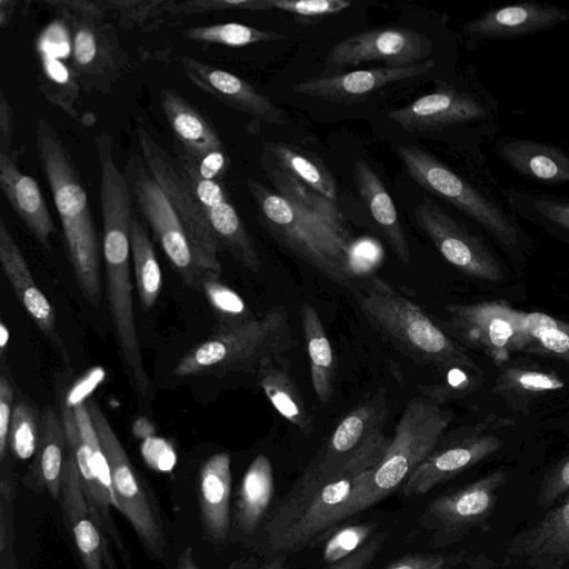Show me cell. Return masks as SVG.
<instances>
[{
	"label": "cell",
	"mask_w": 569,
	"mask_h": 569,
	"mask_svg": "<svg viewBox=\"0 0 569 569\" xmlns=\"http://www.w3.org/2000/svg\"><path fill=\"white\" fill-rule=\"evenodd\" d=\"M17 6H18L17 1L0 0V26H1V28H6L8 26L11 18L13 17Z\"/></svg>",
	"instance_id": "obj_57"
},
{
	"label": "cell",
	"mask_w": 569,
	"mask_h": 569,
	"mask_svg": "<svg viewBox=\"0 0 569 569\" xmlns=\"http://www.w3.org/2000/svg\"><path fill=\"white\" fill-rule=\"evenodd\" d=\"M387 117L408 132L461 131L485 154L482 144L493 141L500 127V102L470 70L463 81L447 83Z\"/></svg>",
	"instance_id": "obj_6"
},
{
	"label": "cell",
	"mask_w": 569,
	"mask_h": 569,
	"mask_svg": "<svg viewBox=\"0 0 569 569\" xmlns=\"http://www.w3.org/2000/svg\"><path fill=\"white\" fill-rule=\"evenodd\" d=\"M178 62L194 86L224 104L261 122L284 123L281 109L242 78L187 56L178 57Z\"/></svg>",
	"instance_id": "obj_23"
},
{
	"label": "cell",
	"mask_w": 569,
	"mask_h": 569,
	"mask_svg": "<svg viewBox=\"0 0 569 569\" xmlns=\"http://www.w3.org/2000/svg\"><path fill=\"white\" fill-rule=\"evenodd\" d=\"M34 140L62 226L64 246L78 284L86 299H101L100 244L88 194L79 171L56 128L39 117Z\"/></svg>",
	"instance_id": "obj_1"
},
{
	"label": "cell",
	"mask_w": 569,
	"mask_h": 569,
	"mask_svg": "<svg viewBox=\"0 0 569 569\" xmlns=\"http://www.w3.org/2000/svg\"><path fill=\"white\" fill-rule=\"evenodd\" d=\"M451 419L452 413L432 400L415 398L408 402L385 456L367 472L365 509L403 486L438 446Z\"/></svg>",
	"instance_id": "obj_10"
},
{
	"label": "cell",
	"mask_w": 569,
	"mask_h": 569,
	"mask_svg": "<svg viewBox=\"0 0 569 569\" xmlns=\"http://www.w3.org/2000/svg\"><path fill=\"white\" fill-rule=\"evenodd\" d=\"M182 37L197 42L244 47L251 43L283 39L287 36L238 22H224L183 29Z\"/></svg>",
	"instance_id": "obj_42"
},
{
	"label": "cell",
	"mask_w": 569,
	"mask_h": 569,
	"mask_svg": "<svg viewBox=\"0 0 569 569\" xmlns=\"http://www.w3.org/2000/svg\"><path fill=\"white\" fill-rule=\"evenodd\" d=\"M137 139L142 159L177 210L202 266L213 273L221 274V264L218 260L220 244L187 176L176 158L141 123L137 126Z\"/></svg>",
	"instance_id": "obj_15"
},
{
	"label": "cell",
	"mask_w": 569,
	"mask_h": 569,
	"mask_svg": "<svg viewBox=\"0 0 569 569\" xmlns=\"http://www.w3.org/2000/svg\"><path fill=\"white\" fill-rule=\"evenodd\" d=\"M421 230L440 254L465 274L487 281L505 280V269L488 240L458 220L433 200H422L415 210Z\"/></svg>",
	"instance_id": "obj_16"
},
{
	"label": "cell",
	"mask_w": 569,
	"mask_h": 569,
	"mask_svg": "<svg viewBox=\"0 0 569 569\" xmlns=\"http://www.w3.org/2000/svg\"><path fill=\"white\" fill-rule=\"evenodd\" d=\"M507 481L505 470L443 493L430 501L420 517V526L449 536L486 520L493 510L497 490Z\"/></svg>",
	"instance_id": "obj_21"
},
{
	"label": "cell",
	"mask_w": 569,
	"mask_h": 569,
	"mask_svg": "<svg viewBox=\"0 0 569 569\" xmlns=\"http://www.w3.org/2000/svg\"><path fill=\"white\" fill-rule=\"evenodd\" d=\"M300 317L313 390L322 403H328L336 379L335 352L318 312L309 302L301 305Z\"/></svg>",
	"instance_id": "obj_39"
},
{
	"label": "cell",
	"mask_w": 569,
	"mask_h": 569,
	"mask_svg": "<svg viewBox=\"0 0 569 569\" xmlns=\"http://www.w3.org/2000/svg\"><path fill=\"white\" fill-rule=\"evenodd\" d=\"M397 154L413 181L456 208L510 259L520 261L533 248L532 238L501 199L497 183L475 182L416 146H401Z\"/></svg>",
	"instance_id": "obj_2"
},
{
	"label": "cell",
	"mask_w": 569,
	"mask_h": 569,
	"mask_svg": "<svg viewBox=\"0 0 569 569\" xmlns=\"http://www.w3.org/2000/svg\"><path fill=\"white\" fill-rule=\"evenodd\" d=\"M549 569H560V567L555 566V567H551V568H549Z\"/></svg>",
	"instance_id": "obj_61"
},
{
	"label": "cell",
	"mask_w": 569,
	"mask_h": 569,
	"mask_svg": "<svg viewBox=\"0 0 569 569\" xmlns=\"http://www.w3.org/2000/svg\"><path fill=\"white\" fill-rule=\"evenodd\" d=\"M367 472L327 480L300 475L266 522L270 549L277 555L298 552L365 510Z\"/></svg>",
	"instance_id": "obj_3"
},
{
	"label": "cell",
	"mask_w": 569,
	"mask_h": 569,
	"mask_svg": "<svg viewBox=\"0 0 569 569\" xmlns=\"http://www.w3.org/2000/svg\"><path fill=\"white\" fill-rule=\"evenodd\" d=\"M1 191L36 239L47 249L56 226L37 181L24 174L11 154L0 153Z\"/></svg>",
	"instance_id": "obj_30"
},
{
	"label": "cell",
	"mask_w": 569,
	"mask_h": 569,
	"mask_svg": "<svg viewBox=\"0 0 569 569\" xmlns=\"http://www.w3.org/2000/svg\"><path fill=\"white\" fill-rule=\"evenodd\" d=\"M358 192L387 238L392 251L405 264L411 261L409 246L396 206L373 169L359 159L353 168Z\"/></svg>",
	"instance_id": "obj_35"
},
{
	"label": "cell",
	"mask_w": 569,
	"mask_h": 569,
	"mask_svg": "<svg viewBox=\"0 0 569 569\" xmlns=\"http://www.w3.org/2000/svg\"><path fill=\"white\" fill-rule=\"evenodd\" d=\"M569 498V497H568Z\"/></svg>",
	"instance_id": "obj_62"
},
{
	"label": "cell",
	"mask_w": 569,
	"mask_h": 569,
	"mask_svg": "<svg viewBox=\"0 0 569 569\" xmlns=\"http://www.w3.org/2000/svg\"><path fill=\"white\" fill-rule=\"evenodd\" d=\"M486 428L483 423L475 426L471 433L436 447L400 488L402 495L427 493L497 451L502 445L501 439L483 433Z\"/></svg>",
	"instance_id": "obj_22"
},
{
	"label": "cell",
	"mask_w": 569,
	"mask_h": 569,
	"mask_svg": "<svg viewBox=\"0 0 569 569\" xmlns=\"http://www.w3.org/2000/svg\"><path fill=\"white\" fill-rule=\"evenodd\" d=\"M436 67L431 59L405 67H381L336 73L309 79L292 87L297 93L331 102L360 101L379 89L430 72Z\"/></svg>",
	"instance_id": "obj_25"
},
{
	"label": "cell",
	"mask_w": 569,
	"mask_h": 569,
	"mask_svg": "<svg viewBox=\"0 0 569 569\" xmlns=\"http://www.w3.org/2000/svg\"><path fill=\"white\" fill-rule=\"evenodd\" d=\"M273 496V470L264 455L257 456L240 483L234 517L239 529L253 533L267 515Z\"/></svg>",
	"instance_id": "obj_37"
},
{
	"label": "cell",
	"mask_w": 569,
	"mask_h": 569,
	"mask_svg": "<svg viewBox=\"0 0 569 569\" xmlns=\"http://www.w3.org/2000/svg\"><path fill=\"white\" fill-rule=\"evenodd\" d=\"M569 491V453L546 475L539 488L538 505L547 508Z\"/></svg>",
	"instance_id": "obj_51"
},
{
	"label": "cell",
	"mask_w": 569,
	"mask_h": 569,
	"mask_svg": "<svg viewBox=\"0 0 569 569\" xmlns=\"http://www.w3.org/2000/svg\"><path fill=\"white\" fill-rule=\"evenodd\" d=\"M375 526L369 522L343 526L327 538L321 550V560L327 565L338 562L355 553L372 537Z\"/></svg>",
	"instance_id": "obj_47"
},
{
	"label": "cell",
	"mask_w": 569,
	"mask_h": 569,
	"mask_svg": "<svg viewBox=\"0 0 569 569\" xmlns=\"http://www.w3.org/2000/svg\"><path fill=\"white\" fill-rule=\"evenodd\" d=\"M264 151L305 184L330 200L336 199L335 179L321 163L282 143H269Z\"/></svg>",
	"instance_id": "obj_41"
},
{
	"label": "cell",
	"mask_w": 569,
	"mask_h": 569,
	"mask_svg": "<svg viewBox=\"0 0 569 569\" xmlns=\"http://www.w3.org/2000/svg\"><path fill=\"white\" fill-rule=\"evenodd\" d=\"M261 163L267 177L280 192V196L349 246L343 218L335 200L323 197L280 166H276L266 151L262 153Z\"/></svg>",
	"instance_id": "obj_33"
},
{
	"label": "cell",
	"mask_w": 569,
	"mask_h": 569,
	"mask_svg": "<svg viewBox=\"0 0 569 569\" xmlns=\"http://www.w3.org/2000/svg\"><path fill=\"white\" fill-rule=\"evenodd\" d=\"M67 437L61 418L49 407L40 417V436L34 453L32 477L49 491L54 500L60 498Z\"/></svg>",
	"instance_id": "obj_38"
},
{
	"label": "cell",
	"mask_w": 569,
	"mask_h": 569,
	"mask_svg": "<svg viewBox=\"0 0 569 569\" xmlns=\"http://www.w3.org/2000/svg\"><path fill=\"white\" fill-rule=\"evenodd\" d=\"M201 291L217 318L218 325L214 331L238 327L256 317L243 299L233 289L226 286L219 276L207 277L202 282Z\"/></svg>",
	"instance_id": "obj_43"
},
{
	"label": "cell",
	"mask_w": 569,
	"mask_h": 569,
	"mask_svg": "<svg viewBox=\"0 0 569 569\" xmlns=\"http://www.w3.org/2000/svg\"><path fill=\"white\" fill-rule=\"evenodd\" d=\"M563 382L553 373L539 370L509 368L500 377L497 390L535 395L559 389Z\"/></svg>",
	"instance_id": "obj_48"
},
{
	"label": "cell",
	"mask_w": 569,
	"mask_h": 569,
	"mask_svg": "<svg viewBox=\"0 0 569 569\" xmlns=\"http://www.w3.org/2000/svg\"><path fill=\"white\" fill-rule=\"evenodd\" d=\"M61 420L67 449L76 460L91 517L102 536L113 541L130 567L129 553L110 515L111 506L117 508L110 469L87 403L68 405L62 400Z\"/></svg>",
	"instance_id": "obj_13"
},
{
	"label": "cell",
	"mask_w": 569,
	"mask_h": 569,
	"mask_svg": "<svg viewBox=\"0 0 569 569\" xmlns=\"http://www.w3.org/2000/svg\"><path fill=\"white\" fill-rule=\"evenodd\" d=\"M247 186L261 223L276 239L331 281L357 289L348 244L259 181L250 178Z\"/></svg>",
	"instance_id": "obj_8"
},
{
	"label": "cell",
	"mask_w": 569,
	"mask_h": 569,
	"mask_svg": "<svg viewBox=\"0 0 569 569\" xmlns=\"http://www.w3.org/2000/svg\"><path fill=\"white\" fill-rule=\"evenodd\" d=\"M174 0H106L108 12L117 14L122 28H143L163 14H173Z\"/></svg>",
	"instance_id": "obj_46"
},
{
	"label": "cell",
	"mask_w": 569,
	"mask_h": 569,
	"mask_svg": "<svg viewBox=\"0 0 569 569\" xmlns=\"http://www.w3.org/2000/svg\"><path fill=\"white\" fill-rule=\"evenodd\" d=\"M96 433L107 458L117 508L126 516L143 546L156 557L164 553L160 518L108 418L90 398L87 402Z\"/></svg>",
	"instance_id": "obj_14"
},
{
	"label": "cell",
	"mask_w": 569,
	"mask_h": 569,
	"mask_svg": "<svg viewBox=\"0 0 569 569\" xmlns=\"http://www.w3.org/2000/svg\"><path fill=\"white\" fill-rule=\"evenodd\" d=\"M67 28L70 58L82 88L109 93L128 64L116 27L106 21L104 1L51 0L44 2Z\"/></svg>",
	"instance_id": "obj_9"
},
{
	"label": "cell",
	"mask_w": 569,
	"mask_h": 569,
	"mask_svg": "<svg viewBox=\"0 0 569 569\" xmlns=\"http://www.w3.org/2000/svg\"><path fill=\"white\" fill-rule=\"evenodd\" d=\"M445 566H446V565L440 566V567H437V568H435V569H445Z\"/></svg>",
	"instance_id": "obj_60"
},
{
	"label": "cell",
	"mask_w": 569,
	"mask_h": 569,
	"mask_svg": "<svg viewBox=\"0 0 569 569\" xmlns=\"http://www.w3.org/2000/svg\"><path fill=\"white\" fill-rule=\"evenodd\" d=\"M130 242L139 299L143 309L149 310L161 291L162 274L151 239L136 217L131 221Z\"/></svg>",
	"instance_id": "obj_40"
},
{
	"label": "cell",
	"mask_w": 569,
	"mask_h": 569,
	"mask_svg": "<svg viewBox=\"0 0 569 569\" xmlns=\"http://www.w3.org/2000/svg\"><path fill=\"white\" fill-rule=\"evenodd\" d=\"M498 191L518 219L569 243V196L516 186L498 187Z\"/></svg>",
	"instance_id": "obj_32"
},
{
	"label": "cell",
	"mask_w": 569,
	"mask_h": 569,
	"mask_svg": "<svg viewBox=\"0 0 569 569\" xmlns=\"http://www.w3.org/2000/svg\"><path fill=\"white\" fill-rule=\"evenodd\" d=\"M493 153L513 173L543 186L569 184V152L556 144L513 136H497Z\"/></svg>",
	"instance_id": "obj_27"
},
{
	"label": "cell",
	"mask_w": 569,
	"mask_h": 569,
	"mask_svg": "<svg viewBox=\"0 0 569 569\" xmlns=\"http://www.w3.org/2000/svg\"><path fill=\"white\" fill-rule=\"evenodd\" d=\"M102 213V256L106 267L109 310L121 361L139 397L149 389L132 303L130 279V227L132 200L123 188H110L100 194Z\"/></svg>",
	"instance_id": "obj_5"
},
{
	"label": "cell",
	"mask_w": 569,
	"mask_h": 569,
	"mask_svg": "<svg viewBox=\"0 0 569 569\" xmlns=\"http://www.w3.org/2000/svg\"><path fill=\"white\" fill-rule=\"evenodd\" d=\"M273 9L300 17H323L338 13L351 6L347 0H271Z\"/></svg>",
	"instance_id": "obj_50"
},
{
	"label": "cell",
	"mask_w": 569,
	"mask_h": 569,
	"mask_svg": "<svg viewBox=\"0 0 569 569\" xmlns=\"http://www.w3.org/2000/svg\"><path fill=\"white\" fill-rule=\"evenodd\" d=\"M387 417V398L381 389L341 419L301 476L327 480L375 468L391 441L382 432Z\"/></svg>",
	"instance_id": "obj_11"
},
{
	"label": "cell",
	"mask_w": 569,
	"mask_h": 569,
	"mask_svg": "<svg viewBox=\"0 0 569 569\" xmlns=\"http://www.w3.org/2000/svg\"><path fill=\"white\" fill-rule=\"evenodd\" d=\"M123 174L133 207L150 226L183 283L201 291L207 277H221L202 266L182 220L141 156L133 154L128 159Z\"/></svg>",
	"instance_id": "obj_12"
},
{
	"label": "cell",
	"mask_w": 569,
	"mask_h": 569,
	"mask_svg": "<svg viewBox=\"0 0 569 569\" xmlns=\"http://www.w3.org/2000/svg\"><path fill=\"white\" fill-rule=\"evenodd\" d=\"M160 104L176 143L194 162L226 150L212 124L181 94L172 89H163Z\"/></svg>",
	"instance_id": "obj_31"
},
{
	"label": "cell",
	"mask_w": 569,
	"mask_h": 569,
	"mask_svg": "<svg viewBox=\"0 0 569 569\" xmlns=\"http://www.w3.org/2000/svg\"><path fill=\"white\" fill-rule=\"evenodd\" d=\"M271 9H273L271 0H187L176 2L173 14L189 16L230 10L266 11Z\"/></svg>",
	"instance_id": "obj_49"
},
{
	"label": "cell",
	"mask_w": 569,
	"mask_h": 569,
	"mask_svg": "<svg viewBox=\"0 0 569 569\" xmlns=\"http://www.w3.org/2000/svg\"><path fill=\"white\" fill-rule=\"evenodd\" d=\"M247 562L244 560H237L229 565L228 567L223 569H246ZM177 569H200V567L197 565L193 555L192 549L190 547H187L183 549V551L179 556L178 566Z\"/></svg>",
	"instance_id": "obj_56"
},
{
	"label": "cell",
	"mask_w": 569,
	"mask_h": 569,
	"mask_svg": "<svg viewBox=\"0 0 569 569\" xmlns=\"http://www.w3.org/2000/svg\"><path fill=\"white\" fill-rule=\"evenodd\" d=\"M60 500L63 517L72 530L74 542L86 569H117L108 540L94 523L83 492L80 473L72 453L67 450Z\"/></svg>",
	"instance_id": "obj_26"
},
{
	"label": "cell",
	"mask_w": 569,
	"mask_h": 569,
	"mask_svg": "<svg viewBox=\"0 0 569 569\" xmlns=\"http://www.w3.org/2000/svg\"><path fill=\"white\" fill-rule=\"evenodd\" d=\"M433 42L423 33L403 27H386L359 32L336 43L326 59L328 71L381 61L387 67H405L429 60Z\"/></svg>",
	"instance_id": "obj_18"
},
{
	"label": "cell",
	"mask_w": 569,
	"mask_h": 569,
	"mask_svg": "<svg viewBox=\"0 0 569 569\" xmlns=\"http://www.w3.org/2000/svg\"><path fill=\"white\" fill-rule=\"evenodd\" d=\"M528 342L523 351L548 355L569 363V333L552 326L547 315L525 312Z\"/></svg>",
	"instance_id": "obj_44"
},
{
	"label": "cell",
	"mask_w": 569,
	"mask_h": 569,
	"mask_svg": "<svg viewBox=\"0 0 569 569\" xmlns=\"http://www.w3.org/2000/svg\"><path fill=\"white\" fill-rule=\"evenodd\" d=\"M446 565L440 555H409L391 562L386 569H435Z\"/></svg>",
	"instance_id": "obj_55"
},
{
	"label": "cell",
	"mask_w": 569,
	"mask_h": 569,
	"mask_svg": "<svg viewBox=\"0 0 569 569\" xmlns=\"http://www.w3.org/2000/svg\"><path fill=\"white\" fill-rule=\"evenodd\" d=\"M0 263L24 310L68 361L66 347L57 331L54 309L36 284L28 263L2 218H0Z\"/></svg>",
	"instance_id": "obj_28"
},
{
	"label": "cell",
	"mask_w": 569,
	"mask_h": 569,
	"mask_svg": "<svg viewBox=\"0 0 569 569\" xmlns=\"http://www.w3.org/2000/svg\"><path fill=\"white\" fill-rule=\"evenodd\" d=\"M39 436L40 417L31 405L19 400L13 406L8 446L17 458L27 460L36 453Z\"/></svg>",
	"instance_id": "obj_45"
},
{
	"label": "cell",
	"mask_w": 569,
	"mask_h": 569,
	"mask_svg": "<svg viewBox=\"0 0 569 569\" xmlns=\"http://www.w3.org/2000/svg\"><path fill=\"white\" fill-rule=\"evenodd\" d=\"M37 52L42 94L70 117L84 122L79 110L80 83L71 62L69 36L62 21L56 19L43 30L37 41Z\"/></svg>",
	"instance_id": "obj_24"
},
{
	"label": "cell",
	"mask_w": 569,
	"mask_h": 569,
	"mask_svg": "<svg viewBox=\"0 0 569 569\" xmlns=\"http://www.w3.org/2000/svg\"><path fill=\"white\" fill-rule=\"evenodd\" d=\"M9 339V331L3 322L0 325V346H1V352L4 351L7 341Z\"/></svg>",
	"instance_id": "obj_59"
},
{
	"label": "cell",
	"mask_w": 569,
	"mask_h": 569,
	"mask_svg": "<svg viewBox=\"0 0 569 569\" xmlns=\"http://www.w3.org/2000/svg\"><path fill=\"white\" fill-rule=\"evenodd\" d=\"M231 459L227 452L211 456L200 470V512L214 541L226 539L230 527Z\"/></svg>",
	"instance_id": "obj_34"
},
{
	"label": "cell",
	"mask_w": 569,
	"mask_h": 569,
	"mask_svg": "<svg viewBox=\"0 0 569 569\" xmlns=\"http://www.w3.org/2000/svg\"><path fill=\"white\" fill-rule=\"evenodd\" d=\"M258 569H287L286 559L283 555H276L263 562Z\"/></svg>",
	"instance_id": "obj_58"
},
{
	"label": "cell",
	"mask_w": 569,
	"mask_h": 569,
	"mask_svg": "<svg viewBox=\"0 0 569 569\" xmlns=\"http://www.w3.org/2000/svg\"><path fill=\"white\" fill-rule=\"evenodd\" d=\"M13 389L9 379L0 377V460L3 461L8 449L9 428L13 411Z\"/></svg>",
	"instance_id": "obj_53"
},
{
	"label": "cell",
	"mask_w": 569,
	"mask_h": 569,
	"mask_svg": "<svg viewBox=\"0 0 569 569\" xmlns=\"http://www.w3.org/2000/svg\"><path fill=\"white\" fill-rule=\"evenodd\" d=\"M386 533L375 535L365 546L349 557L323 569H367L380 552Z\"/></svg>",
	"instance_id": "obj_52"
},
{
	"label": "cell",
	"mask_w": 569,
	"mask_h": 569,
	"mask_svg": "<svg viewBox=\"0 0 569 569\" xmlns=\"http://www.w3.org/2000/svg\"><path fill=\"white\" fill-rule=\"evenodd\" d=\"M569 21V8L520 0L489 8L461 26L471 49L485 41H508L545 32Z\"/></svg>",
	"instance_id": "obj_20"
},
{
	"label": "cell",
	"mask_w": 569,
	"mask_h": 569,
	"mask_svg": "<svg viewBox=\"0 0 569 569\" xmlns=\"http://www.w3.org/2000/svg\"><path fill=\"white\" fill-rule=\"evenodd\" d=\"M295 346L289 315L271 308L238 327L214 331L186 353L172 370L176 377L224 375L256 369L266 356H280Z\"/></svg>",
	"instance_id": "obj_7"
},
{
	"label": "cell",
	"mask_w": 569,
	"mask_h": 569,
	"mask_svg": "<svg viewBox=\"0 0 569 569\" xmlns=\"http://www.w3.org/2000/svg\"><path fill=\"white\" fill-rule=\"evenodd\" d=\"M256 373L273 408L305 436H309L313 428L312 417L290 371L279 362V356L262 358Z\"/></svg>",
	"instance_id": "obj_36"
},
{
	"label": "cell",
	"mask_w": 569,
	"mask_h": 569,
	"mask_svg": "<svg viewBox=\"0 0 569 569\" xmlns=\"http://www.w3.org/2000/svg\"><path fill=\"white\" fill-rule=\"evenodd\" d=\"M174 158L187 176L204 217L218 242L250 271L260 270V259L253 239L230 201L222 181L207 180L174 143Z\"/></svg>",
	"instance_id": "obj_19"
},
{
	"label": "cell",
	"mask_w": 569,
	"mask_h": 569,
	"mask_svg": "<svg viewBox=\"0 0 569 569\" xmlns=\"http://www.w3.org/2000/svg\"><path fill=\"white\" fill-rule=\"evenodd\" d=\"M359 309L398 350L439 371L478 370L465 349L442 331L412 300L372 276L353 291Z\"/></svg>",
	"instance_id": "obj_4"
},
{
	"label": "cell",
	"mask_w": 569,
	"mask_h": 569,
	"mask_svg": "<svg viewBox=\"0 0 569 569\" xmlns=\"http://www.w3.org/2000/svg\"><path fill=\"white\" fill-rule=\"evenodd\" d=\"M507 553L538 569H549L569 558V498L549 510L532 527L516 535Z\"/></svg>",
	"instance_id": "obj_29"
},
{
	"label": "cell",
	"mask_w": 569,
	"mask_h": 569,
	"mask_svg": "<svg viewBox=\"0 0 569 569\" xmlns=\"http://www.w3.org/2000/svg\"><path fill=\"white\" fill-rule=\"evenodd\" d=\"M446 311L452 335L496 365L506 362L512 352L523 351L527 346L525 312L505 302L455 303L447 306Z\"/></svg>",
	"instance_id": "obj_17"
},
{
	"label": "cell",
	"mask_w": 569,
	"mask_h": 569,
	"mask_svg": "<svg viewBox=\"0 0 569 569\" xmlns=\"http://www.w3.org/2000/svg\"><path fill=\"white\" fill-rule=\"evenodd\" d=\"M13 137V111L6 97L3 88L0 90V153L11 154Z\"/></svg>",
	"instance_id": "obj_54"
}]
</instances>
